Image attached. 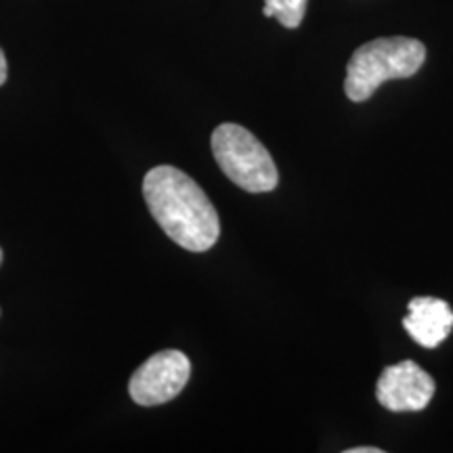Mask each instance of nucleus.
<instances>
[{
  "instance_id": "nucleus-1",
  "label": "nucleus",
  "mask_w": 453,
  "mask_h": 453,
  "mask_svg": "<svg viewBox=\"0 0 453 453\" xmlns=\"http://www.w3.org/2000/svg\"><path fill=\"white\" fill-rule=\"evenodd\" d=\"M143 196L151 217L174 243L189 252H206L220 235L219 214L194 179L174 166L145 174Z\"/></svg>"
},
{
  "instance_id": "nucleus-2",
  "label": "nucleus",
  "mask_w": 453,
  "mask_h": 453,
  "mask_svg": "<svg viewBox=\"0 0 453 453\" xmlns=\"http://www.w3.org/2000/svg\"><path fill=\"white\" fill-rule=\"evenodd\" d=\"M426 49L416 38L390 36L365 42L350 57L344 93L350 101H367L388 81L410 78L424 65Z\"/></svg>"
},
{
  "instance_id": "nucleus-3",
  "label": "nucleus",
  "mask_w": 453,
  "mask_h": 453,
  "mask_svg": "<svg viewBox=\"0 0 453 453\" xmlns=\"http://www.w3.org/2000/svg\"><path fill=\"white\" fill-rule=\"evenodd\" d=\"M212 154L225 177L250 194L273 191L280 180L273 157L248 128L240 124H220L211 139Z\"/></svg>"
},
{
  "instance_id": "nucleus-4",
  "label": "nucleus",
  "mask_w": 453,
  "mask_h": 453,
  "mask_svg": "<svg viewBox=\"0 0 453 453\" xmlns=\"http://www.w3.org/2000/svg\"><path fill=\"white\" fill-rule=\"evenodd\" d=\"M191 364L185 353L168 349L145 361L128 382V393L137 405L156 407L173 401L189 382Z\"/></svg>"
},
{
  "instance_id": "nucleus-5",
  "label": "nucleus",
  "mask_w": 453,
  "mask_h": 453,
  "mask_svg": "<svg viewBox=\"0 0 453 453\" xmlns=\"http://www.w3.org/2000/svg\"><path fill=\"white\" fill-rule=\"evenodd\" d=\"M437 384L420 365L401 361L380 373L376 396L388 411H422L434 396Z\"/></svg>"
},
{
  "instance_id": "nucleus-6",
  "label": "nucleus",
  "mask_w": 453,
  "mask_h": 453,
  "mask_svg": "<svg viewBox=\"0 0 453 453\" xmlns=\"http://www.w3.org/2000/svg\"><path fill=\"white\" fill-rule=\"evenodd\" d=\"M403 326L410 336L424 349L439 347L453 330V311L445 300L418 296L407 307Z\"/></svg>"
},
{
  "instance_id": "nucleus-7",
  "label": "nucleus",
  "mask_w": 453,
  "mask_h": 453,
  "mask_svg": "<svg viewBox=\"0 0 453 453\" xmlns=\"http://www.w3.org/2000/svg\"><path fill=\"white\" fill-rule=\"evenodd\" d=\"M309 0H265V17H275L283 27H298L307 13Z\"/></svg>"
},
{
  "instance_id": "nucleus-8",
  "label": "nucleus",
  "mask_w": 453,
  "mask_h": 453,
  "mask_svg": "<svg viewBox=\"0 0 453 453\" xmlns=\"http://www.w3.org/2000/svg\"><path fill=\"white\" fill-rule=\"evenodd\" d=\"M7 57H4L3 49H0V87H3L4 81H7Z\"/></svg>"
},
{
  "instance_id": "nucleus-9",
  "label": "nucleus",
  "mask_w": 453,
  "mask_h": 453,
  "mask_svg": "<svg viewBox=\"0 0 453 453\" xmlns=\"http://www.w3.org/2000/svg\"><path fill=\"white\" fill-rule=\"evenodd\" d=\"M347 453H382L380 447H355V449H349Z\"/></svg>"
},
{
  "instance_id": "nucleus-10",
  "label": "nucleus",
  "mask_w": 453,
  "mask_h": 453,
  "mask_svg": "<svg viewBox=\"0 0 453 453\" xmlns=\"http://www.w3.org/2000/svg\"><path fill=\"white\" fill-rule=\"evenodd\" d=\"M0 265H3V250H0Z\"/></svg>"
}]
</instances>
